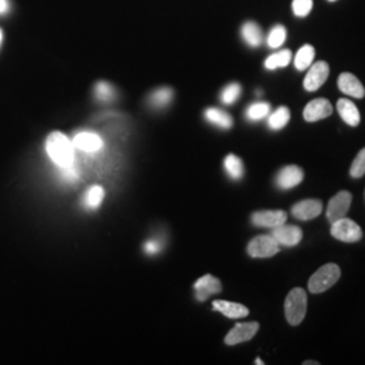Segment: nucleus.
Masks as SVG:
<instances>
[{"instance_id": "11", "label": "nucleus", "mask_w": 365, "mask_h": 365, "mask_svg": "<svg viewBox=\"0 0 365 365\" xmlns=\"http://www.w3.org/2000/svg\"><path fill=\"white\" fill-rule=\"evenodd\" d=\"M271 235L278 241L279 245L295 247V245H298L302 241L303 233H302V230L298 226L283 223V225H280L278 228L272 229Z\"/></svg>"}, {"instance_id": "14", "label": "nucleus", "mask_w": 365, "mask_h": 365, "mask_svg": "<svg viewBox=\"0 0 365 365\" xmlns=\"http://www.w3.org/2000/svg\"><path fill=\"white\" fill-rule=\"evenodd\" d=\"M322 213V202L318 199H305L292 206V217L299 220H310L320 217Z\"/></svg>"}, {"instance_id": "20", "label": "nucleus", "mask_w": 365, "mask_h": 365, "mask_svg": "<svg viewBox=\"0 0 365 365\" xmlns=\"http://www.w3.org/2000/svg\"><path fill=\"white\" fill-rule=\"evenodd\" d=\"M205 118L208 123L225 130L232 129L233 126V118L230 117L226 111H222L219 108H214V107L207 108L205 111Z\"/></svg>"}, {"instance_id": "16", "label": "nucleus", "mask_w": 365, "mask_h": 365, "mask_svg": "<svg viewBox=\"0 0 365 365\" xmlns=\"http://www.w3.org/2000/svg\"><path fill=\"white\" fill-rule=\"evenodd\" d=\"M338 88L341 92L345 95L356 98V99H363L365 96V88L361 82L352 73H341L338 77Z\"/></svg>"}, {"instance_id": "17", "label": "nucleus", "mask_w": 365, "mask_h": 365, "mask_svg": "<svg viewBox=\"0 0 365 365\" xmlns=\"http://www.w3.org/2000/svg\"><path fill=\"white\" fill-rule=\"evenodd\" d=\"M337 111L347 125H349L352 128L359 126V123L361 120L360 111H359L357 106L352 101H349V99H339L337 102Z\"/></svg>"}, {"instance_id": "6", "label": "nucleus", "mask_w": 365, "mask_h": 365, "mask_svg": "<svg viewBox=\"0 0 365 365\" xmlns=\"http://www.w3.org/2000/svg\"><path fill=\"white\" fill-rule=\"evenodd\" d=\"M352 205V193L348 191H341L335 195L326 208V217L330 223L336 222L338 219L344 218Z\"/></svg>"}, {"instance_id": "38", "label": "nucleus", "mask_w": 365, "mask_h": 365, "mask_svg": "<svg viewBox=\"0 0 365 365\" xmlns=\"http://www.w3.org/2000/svg\"><path fill=\"white\" fill-rule=\"evenodd\" d=\"M1 40H3V33H1V30H0V44H1Z\"/></svg>"}, {"instance_id": "12", "label": "nucleus", "mask_w": 365, "mask_h": 365, "mask_svg": "<svg viewBox=\"0 0 365 365\" xmlns=\"http://www.w3.org/2000/svg\"><path fill=\"white\" fill-rule=\"evenodd\" d=\"M72 144L84 153H98L103 149V138L94 132H80L73 137Z\"/></svg>"}, {"instance_id": "36", "label": "nucleus", "mask_w": 365, "mask_h": 365, "mask_svg": "<svg viewBox=\"0 0 365 365\" xmlns=\"http://www.w3.org/2000/svg\"><path fill=\"white\" fill-rule=\"evenodd\" d=\"M303 365H320V363L318 361H313V360H307V361L303 363Z\"/></svg>"}, {"instance_id": "37", "label": "nucleus", "mask_w": 365, "mask_h": 365, "mask_svg": "<svg viewBox=\"0 0 365 365\" xmlns=\"http://www.w3.org/2000/svg\"><path fill=\"white\" fill-rule=\"evenodd\" d=\"M254 363H256V364H259V365L264 364L263 361H262V360H260V359H257V360H256V361H254Z\"/></svg>"}, {"instance_id": "27", "label": "nucleus", "mask_w": 365, "mask_h": 365, "mask_svg": "<svg viewBox=\"0 0 365 365\" xmlns=\"http://www.w3.org/2000/svg\"><path fill=\"white\" fill-rule=\"evenodd\" d=\"M94 95L99 102L110 103L116 99L117 92H116V88L113 87L110 83L99 82L94 87Z\"/></svg>"}, {"instance_id": "26", "label": "nucleus", "mask_w": 365, "mask_h": 365, "mask_svg": "<svg viewBox=\"0 0 365 365\" xmlns=\"http://www.w3.org/2000/svg\"><path fill=\"white\" fill-rule=\"evenodd\" d=\"M292 59L291 50L283 49L278 53L271 55L268 59L265 60V68L269 71H275L278 68H284L290 64Z\"/></svg>"}, {"instance_id": "25", "label": "nucleus", "mask_w": 365, "mask_h": 365, "mask_svg": "<svg viewBox=\"0 0 365 365\" xmlns=\"http://www.w3.org/2000/svg\"><path fill=\"white\" fill-rule=\"evenodd\" d=\"M223 167H225L226 174L233 180H240L245 174L242 161H241L240 157H237L235 155H233V153L226 156V159L223 160Z\"/></svg>"}, {"instance_id": "30", "label": "nucleus", "mask_w": 365, "mask_h": 365, "mask_svg": "<svg viewBox=\"0 0 365 365\" xmlns=\"http://www.w3.org/2000/svg\"><path fill=\"white\" fill-rule=\"evenodd\" d=\"M240 95H241V86L238 83H232L223 88L222 94H220V101L223 104L230 106L238 101Z\"/></svg>"}, {"instance_id": "28", "label": "nucleus", "mask_w": 365, "mask_h": 365, "mask_svg": "<svg viewBox=\"0 0 365 365\" xmlns=\"http://www.w3.org/2000/svg\"><path fill=\"white\" fill-rule=\"evenodd\" d=\"M271 111V106L266 102H256L250 104L247 108V118L250 122H256L260 120L265 117L269 116Z\"/></svg>"}, {"instance_id": "31", "label": "nucleus", "mask_w": 365, "mask_h": 365, "mask_svg": "<svg viewBox=\"0 0 365 365\" xmlns=\"http://www.w3.org/2000/svg\"><path fill=\"white\" fill-rule=\"evenodd\" d=\"M57 168H59L60 179L64 183L72 184V183H76L79 180V177H80L79 168H77V165L74 162L69 164V165H65V167H57Z\"/></svg>"}, {"instance_id": "15", "label": "nucleus", "mask_w": 365, "mask_h": 365, "mask_svg": "<svg viewBox=\"0 0 365 365\" xmlns=\"http://www.w3.org/2000/svg\"><path fill=\"white\" fill-rule=\"evenodd\" d=\"M193 290L196 299L199 302H205L211 295H215L222 291V283L220 280L214 278L213 275H205L193 284Z\"/></svg>"}, {"instance_id": "34", "label": "nucleus", "mask_w": 365, "mask_h": 365, "mask_svg": "<svg viewBox=\"0 0 365 365\" xmlns=\"http://www.w3.org/2000/svg\"><path fill=\"white\" fill-rule=\"evenodd\" d=\"M144 249H145V253H147V254H157L161 250L160 242L156 241V240H150V241L146 242Z\"/></svg>"}, {"instance_id": "35", "label": "nucleus", "mask_w": 365, "mask_h": 365, "mask_svg": "<svg viewBox=\"0 0 365 365\" xmlns=\"http://www.w3.org/2000/svg\"><path fill=\"white\" fill-rule=\"evenodd\" d=\"M9 10V1L7 0H0V14L7 13Z\"/></svg>"}, {"instance_id": "29", "label": "nucleus", "mask_w": 365, "mask_h": 365, "mask_svg": "<svg viewBox=\"0 0 365 365\" xmlns=\"http://www.w3.org/2000/svg\"><path fill=\"white\" fill-rule=\"evenodd\" d=\"M286 38H287V30H286V28L281 26V25H276L268 33L266 44L272 49H278V47H280L281 45L286 43Z\"/></svg>"}, {"instance_id": "7", "label": "nucleus", "mask_w": 365, "mask_h": 365, "mask_svg": "<svg viewBox=\"0 0 365 365\" xmlns=\"http://www.w3.org/2000/svg\"><path fill=\"white\" fill-rule=\"evenodd\" d=\"M329 73H330V68H329L327 62L318 61L315 64H311L306 77H305L303 87L308 92H314V91L320 89L326 83Z\"/></svg>"}, {"instance_id": "22", "label": "nucleus", "mask_w": 365, "mask_h": 365, "mask_svg": "<svg viewBox=\"0 0 365 365\" xmlns=\"http://www.w3.org/2000/svg\"><path fill=\"white\" fill-rule=\"evenodd\" d=\"M314 57H315V49L311 45H303L296 56H295V68L298 71H306L307 68H310V65L314 62Z\"/></svg>"}, {"instance_id": "33", "label": "nucleus", "mask_w": 365, "mask_h": 365, "mask_svg": "<svg viewBox=\"0 0 365 365\" xmlns=\"http://www.w3.org/2000/svg\"><path fill=\"white\" fill-rule=\"evenodd\" d=\"M365 175V147L359 152L356 159L352 162L351 176L359 179Z\"/></svg>"}, {"instance_id": "2", "label": "nucleus", "mask_w": 365, "mask_h": 365, "mask_svg": "<svg viewBox=\"0 0 365 365\" xmlns=\"http://www.w3.org/2000/svg\"><path fill=\"white\" fill-rule=\"evenodd\" d=\"M284 311L287 322L291 326H298L303 322L307 311V293L303 288H293L288 292Z\"/></svg>"}, {"instance_id": "5", "label": "nucleus", "mask_w": 365, "mask_h": 365, "mask_svg": "<svg viewBox=\"0 0 365 365\" xmlns=\"http://www.w3.org/2000/svg\"><path fill=\"white\" fill-rule=\"evenodd\" d=\"M280 245L278 241L269 234L254 237L248 245V254L254 259H266L278 254Z\"/></svg>"}, {"instance_id": "8", "label": "nucleus", "mask_w": 365, "mask_h": 365, "mask_svg": "<svg viewBox=\"0 0 365 365\" xmlns=\"http://www.w3.org/2000/svg\"><path fill=\"white\" fill-rule=\"evenodd\" d=\"M287 213L283 210H264L252 214V223L257 228L275 229L287 222Z\"/></svg>"}, {"instance_id": "19", "label": "nucleus", "mask_w": 365, "mask_h": 365, "mask_svg": "<svg viewBox=\"0 0 365 365\" xmlns=\"http://www.w3.org/2000/svg\"><path fill=\"white\" fill-rule=\"evenodd\" d=\"M241 35L250 47H257L263 43V30L256 22H245L241 28Z\"/></svg>"}, {"instance_id": "3", "label": "nucleus", "mask_w": 365, "mask_h": 365, "mask_svg": "<svg viewBox=\"0 0 365 365\" xmlns=\"http://www.w3.org/2000/svg\"><path fill=\"white\" fill-rule=\"evenodd\" d=\"M341 278V269L337 264H325L308 280L311 293H321L332 288Z\"/></svg>"}, {"instance_id": "24", "label": "nucleus", "mask_w": 365, "mask_h": 365, "mask_svg": "<svg viewBox=\"0 0 365 365\" xmlns=\"http://www.w3.org/2000/svg\"><path fill=\"white\" fill-rule=\"evenodd\" d=\"M290 118H291V113L287 107L281 106L279 107L276 111H274L269 117H268V128L271 130H281L283 128L287 126V123L290 122Z\"/></svg>"}, {"instance_id": "21", "label": "nucleus", "mask_w": 365, "mask_h": 365, "mask_svg": "<svg viewBox=\"0 0 365 365\" xmlns=\"http://www.w3.org/2000/svg\"><path fill=\"white\" fill-rule=\"evenodd\" d=\"M174 99V91L171 88L162 87L153 91L149 98H147V103L149 106H152L153 108H165L169 103L172 102Z\"/></svg>"}, {"instance_id": "4", "label": "nucleus", "mask_w": 365, "mask_h": 365, "mask_svg": "<svg viewBox=\"0 0 365 365\" xmlns=\"http://www.w3.org/2000/svg\"><path fill=\"white\" fill-rule=\"evenodd\" d=\"M332 235L342 242H357L363 238V230L361 228L349 218H341L332 223V229H330Z\"/></svg>"}, {"instance_id": "13", "label": "nucleus", "mask_w": 365, "mask_h": 365, "mask_svg": "<svg viewBox=\"0 0 365 365\" xmlns=\"http://www.w3.org/2000/svg\"><path fill=\"white\" fill-rule=\"evenodd\" d=\"M333 113V106L325 98L314 99L307 104L303 110V118L306 122H317L330 117Z\"/></svg>"}, {"instance_id": "18", "label": "nucleus", "mask_w": 365, "mask_h": 365, "mask_svg": "<svg viewBox=\"0 0 365 365\" xmlns=\"http://www.w3.org/2000/svg\"><path fill=\"white\" fill-rule=\"evenodd\" d=\"M213 308L215 311L222 313L225 317L230 320L244 318V317H248L249 314L248 307L240 303H234V302H228V301H214Z\"/></svg>"}, {"instance_id": "32", "label": "nucleus", "mask_w": 365, "mask_h": 365, "mask_svg": "<svg viewBox=\"0 0 365 365\" xmlns=\"http://www.w3.org/2000/svg\"><path fill=\"white\" fill-rule=\"evenodd\" d=\"M314 1L313 0H292V11L295 16L299 18H305L310 14V11L313 10Z\"/></svg>"}, {"instance_id": "39", "label": "nucleus", "mask_w": 365, "mask_h": 365, "mask_svg": "<svg viewBox=\"0 0 365 365\" xmlns=\"http://www.w3.org/2000/svg\"><path fill=\"white\" fill-rule=\"evenodd\" d=\"M329 1H336V0H329Z\"/></svg>"}, {"instance_id": "1", "label": "nucleus", "mask_w": 365, "mask_h": 365, "mask_svg": "<svg viewBox=\"0 0 365 365\" xmlns=\"http://www.w3.org/2000/svg\"><path fill=\"white\" fill-rule=\"evenodd\" d=\"M46 153L56 167H65L74 162V146L64 133L53 132L46 138Z\"/></svg>"}, {"instance_id": "9", "label": "nucleus", "mask_w": 365, "mask_h": 365, "mask_svg": "<svg viewBox=\"0 0 365 365\" xmlns=\"http://www.w3.org/2000/svg\"><path fill=\"white\" fill-rule=\"evenodd\" d=\"M260 325L257 322H245V323H237L233 329L225 337L226 345H237L241 342L250 341L253 337L257 335Z\"/></svg>"}, {"instance_id": "10", "label": "nucleus", "mask_w": 365, "mask_h": 365, "mask_svg": "<svg viewBox=\"0 0 365 365\" xmlns=\"http://www.w3.org/2000/svg\"><path fill=\"white\" fill-rule=\"evenodd\" d=\"M305 174L298 165H287L279 171L276 176V186L281 190H291L303 181Z\"/></svg>"}, {"instance_id": "23", "label": "nucleus", "mask_w": 365, "mask_h": 365, "mask_svg": "<svg viewBox=\"0 0 365 365\" xmlns=\"http://www.w3.org/2000/svg\"><path fill=\"white\" fill-rule=\"evenodd\" d=\"M103 199H104L103 187L92 186L83 195L82 203H83V207L87 210H96L99 206L102 205Z\"/></svg>"}]
</instances>
